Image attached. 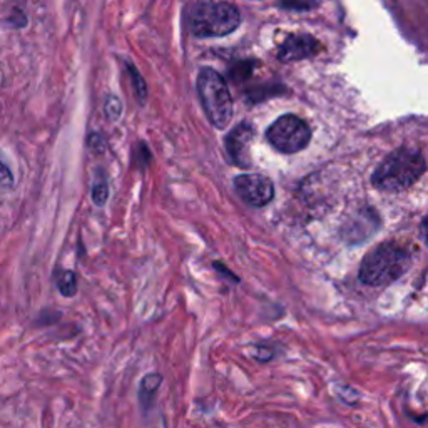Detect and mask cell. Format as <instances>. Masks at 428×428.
<instances>
[{
  "label": "cell",
  "mask_w": 428,
  "mask_h": 428,
  "mask_svg": "<svg viewBox=\"0 0 428 428\" xmlns=\"http://www.w3.org/2000/svg\"><path fill=\"white\" fill-rule=\"evenodd\" d=\"M425 171L427 162L422 151L413 148H398L375 169L371 183L382 191L398 192L413 186Z\"/></svg>",
  "instance_id": "obj_1"
},
{
  "label": "cell",
  "mask_w": 428,
  "mask_h": 428,
  "mask_svg": "<svg viewBox=\"0 0 428 428\" xmlns=\"http://www.w3.org/2000/svg\"><path fill=\"white\" fill-rule=\"evenodd\" d=\"M412 266V252L397 241L382 243L359 264V280L368 286H385L404 276Z\"/></svg>",
  "instance_id": "obj_2"
},
{
  "label": "cell",
  "mask_w": 428,
  "mask_h": 428,
  "mask_svg": "<svg viewBox=\"0 0 428 428\" xmlns=\"http://www.w3.org/2000/svg\"><path fill=\"white\" fill-rule=\"evenodd\" d=\"M198 94L204 114L216 129H224L233 119V97L228 84L214 69L204 67L198 76Z\"/></svg>",
  "instance_id": "obj_3"
},
{
  "label": "cell",
  "mask_w": 428,
  "mask_h": 428,
  "mask_svg": "<svg viewBox=\"0 0 428 428\" xmlns=\"http://www.w3.org/2000/svg\"><path fill=\"white\" fill-rule=\"evenodd\" d=\"M238 10L226 2L199 3L190 14V29L198 37H222L236 31Z\"/></svg>",
  "instance_id": "obj_4"
},
{
  "label": "cell",
  "mask_w": 428,
  "mask_h": 428,
  "mask_svg": "<svg viewBox=\"0 0 428 428\" xmlns=\"http://www.w3.org/2000/svg\"><path fill=\"white\" fill-rule=\"evenodd\" d=\"M268 143L283 154L303 151L311 141V131L308 124L294 114H285L278 117L266 131Z\"/></svg>",
  "instance_id": "obj_5"
},
{
  "label": "cell",
  "mask_w": 428,
  "mask_h": 428,
  "mask_svg": "<svg viewBox=\"0 0 428 428\" xmlns=\"http://www.w3.org/2000/svg\"><path fill=\"white\" fill-rule=\"evenodd\" d=\"M236 192L250 206L263 208L275 198L273 181L263 174H243L234 179Z\"/></svg>",
  "instance_id": "obj_6"
},
{
  "label": "cell",
  "mask_w": 428,
  "mask_h": 428,
  "mask_svg": "<svg viewBox=\"0 0 428 428\" xmlns=\"http://www.w3.org/2000/svg\"><path fill=\"white\" fill-rule=\"evenodd\" d=\"M255 139V129L250 122L238 124L234 129L226 136V151L231 161L239 168H250L251 166V143Z\"/></svg>",
  "instance_id": "obj_7"
},
{
  "label": "cell",
  "mask_w": 428,
  "mask_h": 428,
  "mask_svg": "<svg viewBox=\"0 0 428 428\" xmlns=\"http://www.w3.org/2000/svg\"><path fill=\"white\" fill-rule=\"evenodd\" d=\"M320 50V44L311 36H290L280 47L278 59L283 62L301 61Z\"/></svg>",
  "instance_id": "obj_8"
},
{
  "label": "cell",
  "mask_w": 428,
  "mask_h": 428,
  "mask_svg": "<svg viewBox=\"0 0 428 428\" xmlns=\"http://www.w3.org/2000/svg\"><path fill=\"white\" fill-rule=\"evenodd\" d=\"M57 288L62 297L71 298L77 293V278L74 271H62L57 278Z\"/></svg>",
  "instance_id": "obj_9"
},
{
  "label": "cell",
  "mask_w": 428,
  "mask_h": 428,
  "mask_svg": "<svg viewBox=\"0 0 428 428\" xmlns=\"http://www.w3.org/2000/svg\"><path fill=\"white\" fill-rule=\"evenodd\" d=\"M107 198H109V184L104 176H101L92 186V201L96 206H104Z\"/></svg>",
  "instance_id": "obj_10"
},
{
  "label": "cell",
  "mask_w": 428,
  "mask_h": 428,
  "mask_svg": "<svg viewBox=\"0 0 428 428\" xmlns=\"http://www.w3.org/2000/svg\"><path fill=\"white\" fill-rule=\"evenodd\" d=\"M161 382H162V376L157 373H151L145 376V378L143 380V383H141V397H143L144 393H148L149 398H151L154 393L157 392V387H159Z\"/></svg>",
  "instance_id": "obj_11"
},
{
  "label": "cell",
  "mask_w": 428,
  "mask_h": 428,
  "mask_svg": "<svg viewBox=\"0 0 428 428\" xmlns=\"http://www.w3.org/2000/svg\"><path fill=\"white\" fill-rule=\"evenodd\" d=\"M7 24L14 29H24L27 25V15L20 8H12L10 15L7 17Z\"/></svg>",
  "instance_id": "obj_12"
},
{
  "label": "cell",
  "mask_w": 428,
  "mask_h": 428,
  "mask_svg": "<svg viewBox=\"0 0 428 428\" xmlns=\"http://www.w3.org/2000/svg\"><path fill=\"white\" fill-rule=\"evenodd\" d=\"M121 113H122L121 101H119L117 97H114V96L107 97V101H106V114L109 115V117L113 119V121H115V119H117L119 115H121Z\"/></svg>",
  "instance_id": "obj_13"
},
{
  "label": "cell",
  "mask_w": 428,
  "mask_h": 428,
  "mask_svg": "<svg viewBox=\"0 0 428 428\" xmlns=\"http://www.w3.org/2000/svg\"><path fill=\"white\" fill-rule=\"evenodd\" d=\"M0 187H7V190L14 187V174L2 159H0Z\"/></svg>",
  "instance_id": "obj_14"
},
{
  "label": "cell",
  "mask_w": 428,
  "mask_h": 428,
  "mask_svg": "<svg viewBox=\"0 0 428 428\" xmlns=\"http://www.w3.org/2000/svg\"><path fill=\"white\" fill-rule=\"evenodd\" d=\"M131 76H132V79H136V83H134V80H132V83H134L136 92H138L139 99L144 101V97H145V85H144L143 79H141V76L138 74V71H136L134 67H131Z\"/></svg>",
  "instance_id": "obj_15"
}]
</instances>
